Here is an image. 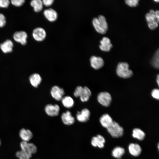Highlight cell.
<instances>
[{
    "instance_id": "cell-33",
    "label": "cell",
    "mask_w": 159,
    "mask_h": 159,
    "mask_svg": "<svg viewBox=\"0 0 159 159\" xmlns=\"http://www.w3.org/2000/svg\"><path fill=\"white\" fill-rule=\"evenodd\" d=\"M151 95L154 98L157 100H158L159 99V90L157 89L153 90L151 92Z\"/></svg>"
},
{
    "instance_id": "cell-31",
    "label": "cell",
    "mask_w": 159,
    "mask_h": 159,
    "mask_svg": "<svg viewBox=\"0 0 159 159\" xmlns=\"http://www.w3.org/2000/svg\"><path fill=\"white\" fill-rule=\"evenodd\" d=\"M10 4V1L9 0H0V8H7Z\"/></svg>"
},
{
    "instance_id": "cell-34",
    "label": "cell",
    "mask_w": 159,
    "mask_h": 159,
    "mask_svg": "<svg viewBox=\"0 0 159 159\" xmlns=\"http://www.w3.org/2000/svg\"><path fill=\"white\" fill-rule=\"evenodd\" d=\"M53 0H43L42 1L43 5L46 6H51L53 3Z\"/></svg>"
},
{
    "instance_id": "cell-7",
    "label": "cell",
    "mask_w": 159,
    "mask_h": 159,
    "mask_svg": "<svg viewBox=\"0 0 159 159\" xmlns=\"http://www.w3.org/2000/svg\"><path fill=\"white\" fill-rule=\"evenodd\" d=\"M97 100L101 105L105 107H108L110 105L112 97L107 92H102L97 96Z\"/></svg>"
},
{
    "instance_id": "cell-4",
    "label": "cell",
    "mask_w": 159,
    "mask_h": 159,
    "mask_svg": "<svg viewBox=\"0 0 159 159\" xmlns=\"http://www.w3.org/2000/svg\"><path fill=\"white\" fill-rule=\"evenodd\" d=\"M107 129L111 135L115 138H119L123 135V128L115 121H113L111 125Z\"/></svg>"
},
{
    "instance_id": "cell-25",
    "label": "cell",
    "mask_w": 159,
    "mask_h": 159,
    "mask_svg": "<svg viewBox=\"0 0 159 159\" xmlns=\"http://www.w3.org/2000/svg\"><path fill=\"white\" fill-rule=\"evenodd\" d=\"M132 135L134 138H137L140 140H142L145 137V134L141 129L136 128L133 130Z\"/></svg>"
},
{
    "instance_id": "cell-12",
    "label": "cell",
    "mask_w": 159,
    "mask_h": 159,
    "mask_svg": "<svg viewBox=\"0 0 159 159\" xmlns=\"http://www.w3.org/2000/svg\"><path fill=\"white\" fill-rule=\"evenodd\" d=\"M60 108L57 104L53 105L49 104L45 107V110L46 113L49 116L54 117L57 116L59 113Z\"/></svg>"
},
{
    "instance_id": "cell-38",
    "label": "cell",
    "mask_w": 159,
    "mask_h": 159,
    "mask_svg": "<svg viewBox=\"0 0 159 159\" xmlns=\"http://www.w3.org/2000/svg\"><path fill=\"white\" fill-rule=\"evenodd\" d=\"M1 145V142L0 140V146Z\"/></svg>"
},
{
    "instance_id": "cell-14",
    "label": "cell",
    "mask_w": 159,
    "mask_h": 159,
    "mask_svg": "<svg viewBox=\"0 0 159 159\" xmlns=\"http://www.w3.org/2000/svg\"><path fill=\"white\" fill-rule=\"evenodd\" d=\"M90 115V112L87 108L82 109L80 112L78 111L76 117L77 120L81 122H85L87 121Z\"/></svg>"
},
{
    "instance_id": "cell-18",
    "label": "cell",
    "mask_w": 159,
    "mask_h": 159,
    "mask_svg": "<svg viewBox=\"0 0 159 159\" xmlns=\"http://www.w3.org/2000/svg\"><path fill=\"white\" fill-rule=\"evenodd\" d=\"M19 135L22 141L28 142L32 138L33 134L29 130L21 129L20 131Z\"/></svg>"
},
{
    "instance_id": "cell-32",
    "label": "cell",
    "mask_w": 159,
    "mask_h": 159,
    "mask_svg": "<svg viewBox=\"0 0 159 159\" xmlns=\"http://www.w3.org/2000/svg\"><path fill=\"white\" fill-rule=\"evenodd\" d=\"M138 0H126L125 3L129 6L131 7H135L138 4Z\"/></svg>"
},
{
    "instance_id": "cell-16",
    "label": "cell",
    "mask_w": 159,
    "mask_h": 159,
    "mask_svg": "<svg viewBox=\"0 0 159 159\" xmlns=\"http://www.w3.org/2000/svg\"><path fill=\"white\" fill-rule=\"evenodd\" d=\"M105 140L104 138L102 135H98L92 138L91 140V144L95 147H98L102 148L104 146Z\"/></svg>"
},
{
    "instance_id": "cell-35",
    "label": "cell",
    "mask_w": 159,
    "mask_h": 159,
    "mask_svg": "<svg viewBox=\"0 0 159 159\" xmlns=\"http://www.w3.org/2000/svg\"><path fill=\"white\" fill-rule=\"evenodd\" d=\"M155 14L157 18V21L158 23L159 22V11L158 10H157L155 11Z\"/></svg>"
},
{
    "instance_id": "cell-6",
    "label": "cell",
    "mask_w": 159,
    "mask_h": 159,
    "mask_svg": "<svg viewBox=\"0 0 159 159\" xmlns=\"http://www.w3.org/2000/svg\"><path fill=\"white\" fill-rule=\"evenodd\" d=\"M13 37L15 41L20 44L21 45H25L27 43L28 34L24 31L15 32L13 34Z\"/></svg>"
},
{
    "instance_id": "cell-10",
    "label": "cell",
    "mask_w": 159,
    "mask_h": 159,
    "mask_svg": "<svg viewBox=\"0 0 159 159\" xmlns=\"http://www.w3.org/2000/svg\"><path fill=\"white\" fill-rule=\"evenodd\" d=\"M52 97L57 100H61L64 94V91L62 88L58 86H54L52 87L51 90Z\"/></svg>"
},
{
    "instance_id": "cell-8",
    "label": "cell",
    "mask_w": 159,
    "mask_h": 159,
    "mask_svg": "<svg viewBox=\"0 0 159 159\" xmlns=\"http://www.w3.org/2000/svg\"><path fill=\"white\" fill-rule=\"evenodd\" d=\"M21 150L32 155L37 152V148L33 143L22 141L20 144Z\"/></svg>"
},
{
    "instance_id": "cell-26",
    "label": "cell",
    "mask_w": 159,
    "mask_h": 159,
    "mask_svg": "<svg viewBox=\"0 0 159 159\" xmlns=\"http://www.w3.org/2000/svg\"><path fill=\"white\" fill-rule=\"evenodd\" d=\"M61 100L63 105L66 107L70 108L74 105V101L70 96H66L63 97Z\"/></svg>"
},
{
    "instance_id": "cell-15",
    "label": "cell",
    "mask_w": 159,
    "mask_h": 159,
    "mask_svg": "<svg viewBox=\"0 0 159 159\" xmlns=\"http://www.w3.org/2000/svg\"><path fill=\"white\" fill-rule=\"evenodd\" d=\"M43 14L46 19L51 22L55 21L58 17L57 12L52 8L45 10L44 11Z\"/></svg>"
},
{
    "instance_id": "cell-24",
    "label": "cell",
    "mask_w": 159,
    "mask_h": 159,
    "mask_svg": "<svg viewBox=\"0 0 159 159\" xmlns=\"http://www.w3.org/2000/svg\"><path fill=\"white\" fill-rule=\"evenodd\" d=\"M125 152L124 149L120 147H116L112 151V156L116 158H121Z\"/></svg>"
},
{
    "instance_id": "cell-5",
    "label": "cell",
    "mask_w": 159,
    "mask_h": 159,
    "mask_svg": "<svg viewBox=\"0 0 159 159\" xmlns=\"http://www.w3.org/2000/svg\"><path fill=\"white\" fill-rule=\"evenodd\" d=\"M145 17L148 26L150 29L153 30L158 27L155 12L153 10H150L149 12L146 14Z\"/></svg>"
},
{
    "instance_id": "cell-11",
    "label": "cell",
    "mask_w": 159,
    "mask_h": 159,
    "mask_svg": "<svg viewBox=\"0 0 159 159\" xmlns=\"http://www.w3.org/2000/svg\"><path fill=\"white\" fill-rule=\"evenodd\" d=\"M14 47L13 42L7 39L0 44V49L4 54L10 53L12 52Z\"/></svg>"
},
{
    "instance_id": "cell-21",
    "label": "cell",
    "mask_w": 159,
    "mask_h": 159,
    "mask_svg": "<svg viewBox=\"0 0 159 159\" xmlns=\"http://www.w3.org/2000/svg\"><path fill=\"white\" fill-rule=\"evenodd\" d=\"M128 150L130 153L134 156H138L141 153V149L140 146L137 144L131 143L128 146Z\"/></svg>"
},
{
    "instance_id": "cell-22",
    "label": "cell",
    "mask_w": 159,
    "mask_h": 159,
    "mask_svg": "<svg viewBox=\"0 0 159 159\" xmlns=\"http://www.w3.org/2000/svg\"><path fill=\"white\" fill-rule=\"evenodd\" d=\"M31 84L34 87H37L41 82L42 78L38 74L34 73L31 75L29 77Z\"/></svg>"
},
{
    "instance_id": "cell-30",
    "label": "cell",
    "mask_w": 159,
    "mask_h": 159,
    "mask_svg": "<svg viewBox=\"0 0 159 159\" xmlns=\"http://www.w3.org/2000/svg\"><path fill=\"white\" fill-rule=\"evenodd\" d=\"M6 24V19L4 15L0 13V28L4 27Z\"/></svg>"
},
{
    "instance_id": "cell-36",
    "label": "cell",
    "mask_w": 159,
    "mask_h": 159,
    "mask_svg": "<svg viewBox=\"0 0 159 159\" xmlns=\"http://www.w3.org/2000/svg\"><path fill=\"white\" fill-rule=\"evenodd\" d=\"M158 84V86L159 85V74H158L157 77V80H156Z\"/></svg>"
},
{
    "instance_id": "cell-29",
    "label": "cell",
    "mask_w": 159,
    "mask_h": 159,
    "mask_svg": "<svg viewBox=\"0 0 159 159\" xmlns=\"http://www.w3.org/2000/svg\"><path fill=\"white\" fill-rule=\"evenodd\" d=\"M10 3L14 6L19 7L22 6L25 3L24 0H11Z\"/></svg>"
},
{
    "instance_id": "cell-17",
    "label": "cell",
    "mask_w": 159,
    "mask_h": 159,
    "mask_svg": "<svg viewBox=\"0 0 159 159\" xmlns=\"http://www.w3.org/2000/svg\"><path fill=\"white\" fill-rule=\"evenodd\" d=\"M61 118L63 123L67 125L73 124L75 121L74 118L72 116L70 112L68 111L62 113Z\"/></svg>"
},
{
    "instance_id": "cell-13",
    "label": "cell",
    "mask_w": 159,
    "mask_h": 159,
    "mask_svg": "<svg viewBox=\"0 0 159 159\" xmlns=\"http://www.w3.org/2000/svg\"><path fill=\"white\" fill-rule=\"evenodd\" d=\"M90 61L91 67L95 69H98L102 67L104 64L103 59L100 57L92 56Z\"/></svg>"
},
{
    "instance_id": "cell-27",
    "label": "cell",
    "mask_w": 159,
    "mask_h": 159,
    "mask_svg": "<svg viewBox=\"0 0 159 159\" xmlns=\"http://www.w3.org/2000/svg\"><path fill=\"white\" fill-rule=\"evenodd\" d=\"M16 155L19 159H30L32 157V155L22 150L17 151Z\"/></svg>"
},
{
    "instance_id": "cell-19",
    "label": "cell",
    "mask_w": 159,
    "mask_h": 159,
    "mask_svg": "<svg viewBox=\"0 0 159 159\" xmlns=\"http://www.w3.org/2000/svg\"><path fill=\"white\" fill-rule=\"evenodd\" d=\"M100 45L99 47L100 49L104 51L108 52L112 47V44L110 43V39L106 37L103 38L100 41Z\"/></svg>"
},
{
    "instance_id": "cell-20",
    "label": "cell",
    "mask_w": 159,
    "mask_h": 159,
    "mask_svg": "<svg viewBox=\"0 0 159 159\" xmlns=\"http://www.w3.org/2000/svg\"><path fill=\"white\" fill-rule=\"evenodd\" d=\"M100 120L102 126L107 129L111 125L113 121L111 117L107 114L103 115L100 117Z\"/></svg>"
},
{
    "instance_id": "cell-3",
    "label": "cell",
    "mask_w": 159,
    "mask_h": 159,
    "mask_svg": "<svg viewBox=\"0 0 159 159\" xmlns=\"http://www.w3.org/2000/svg\"><path fill=\"white\" fill-rule=\"evenodd\" d=\"M91 95L90 89L87 87H77L74 92V95L76 97H80L81 101H88Z\"/></svg>"
},
{
    "instance_id": "cell-1",
    "label": "cell",
    "mask_w": 159,
    "mask_h": 159,
    "mask_svg": "<svg viewBox=\"0 0 159 159\" xmlns=\"http://www.w3.org/2000/svg\"><path fill=\"white\" fill-rule=\"evenodd\" d=\"M92 22L94 28L98 32L101 34L106 33L107 30L108 25L104 16L100 15L97 18H94Z\"/></svg>"
},
{
    "instance_id": "cell-37",
    "label": "cell",
    "mask_w": 159,
    "mask_h": 159,
    "mask_svg": "<svg viewBox=\"0 0 159 159\" xmlns=\"http://www.w3.org/2000/svg\"><path fill=\"white\" fill-rule=\"evenodd\" d=\"M154 1L156 2H159L158 0H155Z\"/></svg>"
},
{
    "instance_id": "cell-9",
    "label": "cell",
    "mask_w": 159,
    "mask_h": 159,
    "mask_svg": "<svg viewBox=\"0 0 159 159\" xmlns=\"http://www.w3.org/2000/svg\"><path fill=\"white\" fill-rule=\"evenodd\" d=\"M32 36L33 39L37 42L44 40L46 36V31L43 28L38 27L34 29L32 32Z\"/></svg>"
},
{
    "instance_id": "cell-28",
    "label": "cell",
    "mask_w": 159,
    "mask_h": 159,
    "mask_svg": "<svg viewBox=\"0 0 159 159\" xmlns=\"http://www.w3.org/2000/svg\"><path fill=\"white\" fill-rule=\"evenodd\" d=\"M159 49H158L155 54L151 61V64L155 68H159Z\"/></svg>"
},
{
    "instance_id": "cell-23",
    "label": "cell",
    "mask_w": 159,
    "mask_h": 159,
    "mask_svg": "<svg viewBox=\"0 0 159 159\" xmlns=\"http://www.w3.org/2000/svg\"><path fill=\"white\" fill-rule=\"evenodd\" d=\"M30 5L36 12H40L43 8V5L41 0H32L30 2Z\"/></svg>"
},
{
    "instance_id": "cell-2",
    "label": "cell",
    "mask_w": 159,
    "mask_h": 159,
    "mask_svg": "<svg viewBox=\"0 0 159 159\" xmlns=\"http://www.w3.org/2000/svg\"><path fill=\"white\" fill-rule=\"evenodd\" d=\"M129 65L125 62L119 63L116 68L117 74L120 77L123 78H127L131 77L133 75L132 70L129 69Z\"/></svg>"
}]
</instances>
